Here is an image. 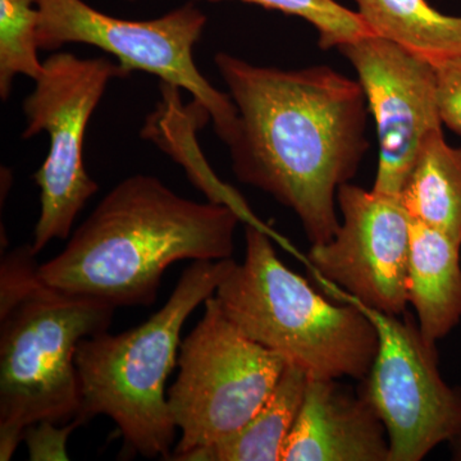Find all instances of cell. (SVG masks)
I'll return each mask as SVG.
<instances>
[{
	"label": "cell",
	"mask_w": 461,
	"mask_h": 461,
	"mask_svg": "<svg viewBox=\"0 0 461 461\" xmlns=\"http://www.w3.org/2000/svg\"><path fill=\"white\" fill-rule=\"evenodd\" d=\"M442 123L461 136V56L432 60Z\"/></svg>",
	"instance_id": "obj_20"
},
{
	"label": "cell",
	"mask_w": 461,
	"mask_h": 461,
	"mask_svg": "<svg viewBox=\"0 0 461 461\" xmlns=\"http://www.w3.org/2000/svg\"><path fill=\"white\" fill-rule=\"evenodd\" d=\"M35 2L41 50H57L72 42L99 48L129 72H149L168 86L186 90L212 118L221 140H229L238 108L229 94L206 80L193 57L206 25L198 7L187 3L154 20L131 21L103 14L84 0Z\"/></svg>",
	"instance_id": "obj_8"
},
{
	"label": "cell",
	"mask_w": 461,
	"mask_h": 461,
	"mask_svg": "<svg viewBox=\"0 0 461 461\" xmlns=\"http://www.w3.org/2000/svg\"><path fill=\"white\" fill-rule=\"evenodd\" d=\"M353 303L378 333V350L360 393L381 418L388 437V461H420L437 446L461 435V388L439 372L438 350L421 335L417 320L382 313Z\"/></svg>",
	"instance_id": "obj_9"
},
{
	"label": "cell",
	"mask_w": 461,
	"mask_h": 461,
	"mask_svg": "<svg viewBox=\"0 0 461 461\" xmlns=\"http://www.w3.org/2000/svg\"><path fill=\"white\" fill-rule=\"evenodd\" d=\"M339 51L357 71L377 126L379 156L372 190L400 199L421 144L444 126L435 65L378 36L348 42Z\"/></svg>",
	"instance_id": "obj_11"
},
{
	"label": "cell",
	"mask_w": 461,
	"mask_h": 461,
	"mask_svg": "<svg viewBox=\"0 0 461 461\" xmlns=\"http://www.w3.org/2000/svg\"><path fill=\"white\" fill-rule=\"evenodd\" d=\"M32 244L0 263V460L8 461L27 427L67 423L83 408L78 342L111 327L114 306L42 282Z\"/></svg>",
	"instance_id": "obj_3"
},
{
	"label": "cell",
	"mask_w": 461,
	"mask_h": 461,
	"mask_svg": "<svg viewBox=\"0 0 461 461\" xmlns=\"http://www.w3.org/2000/svg\"><path fill=\"white\" fill-rule=\"evenodd\" d=\"M403 211L461 245V148L442 130L427 136L400 194Z\"/></svg>",
	"instance_id": "obj_15"
},
{
	"label": "cell",
	"mask_w": 461,
	"mask_h": 461,
	"mask_svg": "<svg viewBox=\"0 0 461 461\" xmlns=\"http://www.w3.org/2000/svg\"><path fill=\"white\" fill-rule=\"evenodd\" d=\"M215 66L238 108L226 141L239 181L299 218L312 245L338 232V191L369 149L371 113L359 81L327 66L285 71L218 53Z\"/></svg>",
	"instance_id": "obj_1"
},
{
	"label": "cell",
	"mask_w": 461,
	"mask_h": 461,
	"mask_svg": "<svg viewBox=\"0 0 461 461\" xmlns=\"http://www.w3.org/2000/svg\"><path fill=\"white\" fill-rule=\"evenodd\" d=\"M131 2H135V0H131Z\"/></svg>",
	"instance_id": "obj_22"
},
{
	"label": "cell",
	"mask_w": 461,
	"mask_h": 461,
	"mask_svg": "<svg viewBox=\"0 0 461 461\" xmlns=\"http://www.w3.org/2000/svg\"><path fill=\"white\" fill-rule=\"evenodd\" d=\"M177 364L180 372L167 391L181 432L171 461L244 427L269 399L287 362L245 336L213 295L181 342Z\"/></svg>",
	"instance_id": "obj_6"
},
{
	"label": "cell",
	"mask_w": 461,
	"mask_h": 461,
	"mask_svg": "<svg viewBox=\"0 0 461 461\" xmlns=\"http://www.w3.org/2000/svg\"><path fill=\"white\" fill-rule=\"evenodd\" d=\"M236 260H196L182 273L166 304L140 326L81 339L75 362L83 408L89 420L114 421L124 448L140 456L168 460L176 427L166 384L180 353L187 318L214 295Z\"/></svg>",
	"instance_id": "obj_4"
},
{
	"label": "cell",
	"mask_w": 461,
	"mask_h": 461,
	"mask_svg": "<svg viewBox=\"0 0 461 461\" xmlns=\"http://www.w3.org/2000/svg\"><path fill=\"white\" fill-rule=\"evenodd\" d=\"M308 378L302 368L287 363L269 399L244 427L175 461H281L304 400Z\"/></svg>",
	"instance_id": "obj_14"
},
{
	"label": "cell",
	"mask_w": 461,
	"mask_h": 461,
	"mask_svg": "<svg viewBox=\"0 0 461 461\" xmlns=\"http://www.w3.org/2000/svg\"><path fill=\"white\" fill-rule=\"evenodd\" d=\"M461 245L411 220L408 300L421 335L437 345L461 321Z\"/></svg>",
	"instance_id": "obj_13"
},
{
	"label": "cell",
	"mask_w": 461,
	"mask_h": 461,
	"mask_svg": "<svg viewBox=\"0 0 461 461\" xmlns=\"http://www.w3.org/2000/svg\"><path fill=\"white\" fill-rule=\"evenodd\" d=\"M338 232L312 245L306 267L335 296L382 313L405 314L411 218L400 199L348 182L338 191Z\"/></svg>",
	"instance_id": "obj_10"
},
{
	"label": "cell",
	"mask_w": 461,
	"mask_h": 461,
	"mask_svg": "<svg viewBox=\"0 0 461 461\" xmlns=\"http://www.w3.org/2000/svg\"><path fill=\"white\" fill-rule=\"evenodd\" d=\"M130 74L104 57L83 59L57 53L45 60L35 89L23 102V138L41 132L50 138V153L33 176L41 190V217L32 244L36 254L53 240L69 238L76 218L99 190L85 168V132L108 84Z\"/></svg>",
	"instance_id": "obj_7"
},
{
	"label": "cell",
	"mask_w": 461,
	"mask_h": 461,
	"mask_svg": "<svg viewBox=\"0 0 461 461\" xmlns=\"http://www.w3.org/2000/svg\"><path fill=\"white\" fill-rule=\"evenodd\" d=\"M339 379L308 378L281 461H388L386 429L371 402Z\"/></svg>",
	"instance_id": "obj_12"
},
{
	"label": "cell",
	"mask_w": 461,
	"mask_h": 461,
	"mask_svg": "<svg viewBox=\"0 0 461 461\" xmlns=\"http://www.w3.org/2000/svg\"><path fill=\"white\" fill-rule=\"evenodd\" d=\"M241 218L230 206L184 198L154 176L124 178L39 266L42 282L114 306H149L180 260L232 258Z\"/></svg>",
	"instance_id": "obj_2"
},
{
	"label": "cell",
	"mask_w": 461,
	"mask_h": 461,
	"mask_svg": "<svg viewBox=\"0 0 461 461\" xmlns=\"http://www.w3.org/2000/svg\"><path fill=\"white\" fill-rule=\"evenodd\" d=\"M85 418L77 417L63 426L50 420H41L27 427L23 441L26 442L29 459L32 461H66L67 442L77 427L86 423Z\"/></svg>",
	"instance_id": "obj_19"
},
{
	"label": "cell",
	"mask_w": 461,
	"mask_h": 461,
	"mask_svg": "<svg viewBox=\"0 0 461 461\" xmlns=\"http://www.w3.org/2000/svg\"><path fill=\"white\" fill-rule=\"evenodd\" d=\"M39 9L35 0H0V96L9 98L17 76L41 77Z\"/></svg>",
	"instance_id": "obj_17"
},
{
	"label": "cell",
	"mask_w": 461,
	"mask_h": 461,
	"mask_svg": "<svg viewBox=\"0 0 461 461\" xmlns=\"http://www.w3.org/2000/svg\"><path fill=\"white\" fill-rule=\"evenodd\" d=\"M244 262H235L214 297L245 336L299 366L309 378L366 377L378 350L375 324L353 303L330 302L288 268L275 240L245 229Z\"/></svg>",
	"instance_id": "obj_5"
},
{
	"label": "cell",
	"mask_w": 461,
	"mask_h": 461,
	"mask_svg": "<svg viewBox=\"0 0 461 461\" xmlns=\"http://www.w3.org/2000/svg\"><path fill=\"white\" fill-rule=\"evenodd\" d=\"M448 444L451 446L453 459L461 461V435L455 437Z\"/></svg>",
	"instance_id": "obj_21"
},
{
	"label": "cell",
	"mask_w": 461,
	"mask_h": 461,
	"mask_svg": "<svg viewBox=\"0 0 461 461\" xmlns=\"http://www.w3.org/2000/svg\"><path fill=\"white\" fill-rule=\"evenodd\" d=\"M218 3L226 0H198ZM273 11L296 16L317 30L321 50H330L373 35L357 12L344 7L336 0H239Z\"/></svg>",
	"instance_id": "obj_18"
},
{
	"label": "cell",
	"mask_w": 461,
	"mask_h": 461,
	"mask_svg": "<svg viewBox=\"0 0 461 461\" xmlns=\"http://www.w3.org/2000/svg\"><path fill=\"white\" fill-rule=\"evenodd\" d=\"M373 35L429 60L461 56V16L432 7L429 0H354Z\"/></svg>",
	"instance_id": "obj_16"
}]
</instances>
